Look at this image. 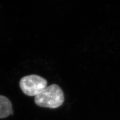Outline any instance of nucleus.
I'll use <instances>...</instances> for the list:
<instances>
[{
    "mask_svg": "<svg viewBox=\"0 0 120 120\" xmlns=\"http://www.w3.org/2000/svg\"><path fill=\"white\" fill-rule=\"evenodd\" d=\"M64 99L62 89L57 85L52 84L35 97V103L41 107L56 109L62 106Z\"/></svg>",
    "mask_w": 120,
    "mask_h": 120,
    "instance_id": "f257e3e1",
    "label": "nucleus"
},
{
    "mask_svg": "<svg viewBox=\"0 0 120 120\" xmlns=\"http://www.w3.org/2000/svg\"><path fill=\"white\" fill-rule=\"evenodd\" d=\"M20 86L25 95L36 97L47 87V81L38 75H31L22 78Z\"/></svg>",
    "mask_w": 120,
    "mask_h": 120,
    "instance_id": "f03ea898",
    "label": "nucleus"
},
{
    "mask_svg": "<svg viewBox=\"0 0 120 120\" xmlns=\"http://www.w3.org/2000/svg\"><path fill=\"white\" fill-rule=\"evenodd\" d=\"M13 113L11 101L6 97L0 95V119L7 118Z\"/></svg>",
    "mask_w": 120,
    "mask_h": 120,
    "instance_id": "7ed1b4c3",
    "label": "nucleus"
}]
</instances>
